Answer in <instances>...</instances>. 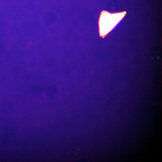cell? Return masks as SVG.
Returning <instances> with one entry per match:
<instances>
[{
  "label": "cell",
  "instance_id": "1",
  "mask_svg": "<svg viewBox=\"0 0 162 162\" xmlns=\"http://www.w3.org/2000/svg\"><path fill=\"white\" fill-rule=\"evenodd\" d=\"M126 14L125 11L114 13L105 10L102 11L98 22L100 36L104 38L121 21Z\"/></svg>",
  "mask_w": 162,
  "mask_h": 162
}]
</instances>
